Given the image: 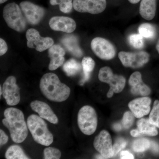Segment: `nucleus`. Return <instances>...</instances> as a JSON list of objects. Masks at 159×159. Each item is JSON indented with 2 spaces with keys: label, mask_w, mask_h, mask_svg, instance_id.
I'll list each match as a JSON object with an SVG mask.
<instances>
[{
  "label": "nucleus",
  "mask_w": 159,
  "mask_h": 159,
  "mask_svg": "<svg viewBox=\"0 0 159 159\" xmlns=\"http://www.w3.org/2000/svg\"><path fill=\"white\" fill-rule=\"evenodd\" d=\"M2 123L9 129L12 141L22 143L28 135V125L25 121L23 112L19 109L9 107L5 110Z\"/></svg>",
  "instance_id": "f257e3e1"
},
{
  "label": "nucleus",
  "mask_w": 159,
  "mask_h": 159,
  "mask_svg": "<svg viewBox=\"0 0 159 159\" xmlns=\"http://www.w3.org/2000/svg\"><path fill=\"white\" fill-rule=\"evenodd\" d=\"M39 87L43 96L53 102L66 101L70 94L69 87L61 82L57 75L54 73L44 74L40 80Z\"/></svg>",
  "instance_id": "f03ea898"
},
{
  "label": "nucleus",
  "mask_w": 159,
  "mask_h": 159,
  "mask_svg": "<svg viewBox=\"0 0 159 159\" xmlns=\"http://www.w3.org/2000/svg\"><path fill=\"white\" fill-rule=\"evenodd\" d=\"M27 123L32 138L36 143L46 146L53 143V134L43 118L36 115H31L28 117Z\"/></svg>",
  "instance_id": "7ed1b4c3"
},
{
  "label": "nucleus",
  "mask_w": 159,
  "mask_h": 159,
  "mask_svg": "<svg viewBox=\"0 0 159 159\" xmlns=\"http://www.w3.org/2000/svg\"><path fill=\"white\" fill-rule=\"evenodd\" d=\"M3 16L9 28L19 32L25 30L26 20L16 3H10L6 5L3 9Z\"/></svg>",
  "instance_id": "20e7f679"
},
{
  "label": "nucleus",
  "mask_w": 159,
  "mask_h": 159,
  "mask_svg": "<svg viewBox=\"0 0 159 159\" xmlns=\"http://www.w3.org/2000/svg\"><path fill=\"white\" fill-rule=\"evenodd\" d=\"M77 123L80 131L86 135H91L97 129L98 119L96 111L92 107L85 105L80 110Z\"/></svg>",
  "instance_id": "39448f33"
},
{
  "label": "nucleus",
  "mask_w": 159,
  "mask_h": 159,
  "mask_svg": "<svg viewBox=\"0 0 159 159\" xmlns=\"http://www.w3.org/2000/svg\"><path fill=\"white\" fill-rule=\"evenodd\" d=\"M98 77L101 82L108 84L110 87L109 89L113 91L114 93H121L125 87V77L122 75L114 74L109 67H103L100 69Z\"/></svg>",
  "instance_id": "423d86ee"
},
{
  "label": "nucleus",
  "mask_w": 159,
  "mask_h": 159,
  "mask_svg": "<svg viewBox=\"0 0 159 159\" xmlns=\"http://www.w3.org/2000/svg\"><path fill=\"white\" fill-rule=\"evenodd\" d=\"M118 56L123 66L133 69L142 67L149 60V54L143 51L134 53L121 51Z\"/></svg>",
  "instance_id": "0eeeda50"
},
{
  "label": "nucleus",
  "mask_w": 159,
  "mask_h": 159,
  "mask_svg": "<svg viewBox=\"0 0 159 159\" xmlns=\"http://www.w3.org/2000/svg\"><path fill=\"white\" fill-rule=\"evenodd\" d=\"M91 48L94 54L100 59L109 60L116 56V49L108 40L101 37H96L91 42Z\"/></svg>",
  "instance_id": "6e6552de"
},
{
  "label": "nucleus",
  "mask_w": 159,
  "mask_h": 159,
  "mask_svg": "<svg viewBox=\"0 0 159 159\" xmlns=\"http://www.w3.org/2000/svg\"><path fill=\"white\" fill-rule=\"evenodd\" d=\"M27 46L30 48H35L36 51L43 52L50 48L54 43L51 38L43 37L39 32L34 29H28L26 34Z\"/></svg>",
  "instance_id": "1a4fd4ad"
},
{
  "label": "nucleus",
  "mask_w": 159,
  "mask_h": 159,
  "mask_svg": "<svg viewBox=\"0 0 159 159\" xmlns=\"http://www.w3.org/2000/svg\"><path fill=\"white\" fill-rule=\"evenodd\" d=\"M93 145L102 158H111L114 157L112 141L107 131L102 130L99 133L94 139Z\"/></svg>",
  "instance_id": "9d476101"
},
{
  "label": "nucleus",
  "mask_w": 159,
  "mask_h": 159,
  "mask_svg": "<svg viewBox=\"0 0 159 159\" xmlns=\"http://www.w3.org/2000/svg\"><path fill=\"white\" fill-rule=\"evenodd\" d=\"M73 6L78 12L97 14L105 10L107 2L106 0H73Z\"/></svg>",
  "instance_id": "9b49d317"
},
{
  "label": "nucleus",
  "mask_w": 159,
  "mask_h": 159,
  "mask_svg": "<svg viewBox=\"0 0 159 159\" xmlns=\"http://www.w3.org/2000/svg\"><path fill=\"white\" fill-rule=\"evenodd\" d=\"M2 95L8 105H16L20 102V89L14 76H9L3 84Z\"/></svg>",
  "instance_id": "f8f14e48"
},
{
  "label": "nucleus",
  "mask_w": 159,
  "mask_h": 159,
  "mask_svg": "<svg viewBox=\"0 0 159 159\" xmlns=\"http://www.w3.org/2000/svg\"><path fill=\"white\" fill-rule=\"evenodd\" d=\"M20 6L27 21L31 25H37L44 16V9L31 2L24 1L20 3Z\"/></svg>",
  "instance_id": "ddd939ff"
},
{
  "label": "nucleus",
  "mask_w": 159,
  "mask_h": 159,
  "mask_svg": "<svg viewBox=\"0 0 159 159\" xmlns=\"http://www.w3.org/2000/svg\"><path fill=\"white\" fill-rule=\"evenodd\" d=\"M151 103L150 98L145 97L132 100L129 103L128 106L135 117L141 119L149 114Z\"/></svg>",
  "instance_id": "4468645a"
},
{
  "label": "nucleus",
  "mask_w": 159,
  "mask_h": 159,
  "mask_svg": "<svg viewBox=\"0 0 159 159\" xmlns=\"http://www.w3.org/2000/svg\"><path fill=\"white\" fill-rule=\"evenodd\" d=\"M49 25L52 30L70 33L76 29V23L73 19L66 16H54L49 21Z\"/></svg>",
  "instance_id": "2eb2a0df"
},
{
  "label": "nucleus",
  "mask_w": 159,
  "mask_h": 159,
  "mask_svg": "<svg viewBox=\"0 0 159 159\" xmlns=\"http://www.w3.org/2000/svg\"><path fill=\"white\" fill-rule=\"evenodd\" d=\"M30 106L32 110L37 112L41 118L53 124L58 123V118L51 107L46 102L39 100H34L31 102Z\"/></svg>",
  "instance_id": "dca6fc26"
},
{
  "label": "nucleus",
  "mask_w": 159,
  "mask_h": 159,
  "mask_svg": "<svg viewBox=\"0 0 159 159\" xmlns=\"http://www.w3.org/2000/svg\"><path fill=\"white\" fill-rule=\"evenodd\" d=\"M129 84L131 86V92L134 95L146 97L150 93V89L142 81L140 72H135L131 74Z\"/></svg>",
  "instance_id": "f3484780"
},
{
  "label": "nucleus",
  "mask_w": 159,
  "mask_h": 159,
  "mask_svg": "<svg viewBox=\"0 0 159 159\" xmlns=\"http://www.w3.org/2000/svg\"><path fill=\"white\" fill-rule=\"evenodd\" d=\"M65 51L61 46L53 45L48 50V56L51 59L49 65V70H55L62 65L65 61L64 57Z\"/></svg>",
  "instance_id": "a211bd4d"
},
{
  "label": "nucleus",
  "mask_w": 159,
  "mask_h": 159,
  "mask_svg": "<svg viewBox=\"0 0 159 159\" xmlns=\"http://www.w3.org/2000/svg\"><path fill=\"white\" fill-rule=\"evenodd\" d=\"M156 9L157 0H142L139 12L143 18L150 20L154 17Z\"/></svg>",
  "instance_id": "6ab92c4d"
},
{
  "label": "nucleus",
  "mask_w": 159,
  "mask_h": 159,
  "mask_svg": "<svg viewBox=\"0 0 159 159\" xmlns=\"http://www.w3.org/2000/svg\"><path fill=\"white\" fill-rule=\"evenodd\" d=\"M62 44L68 51L75 57H80L82 56L83 51L80 48L77 38L74 35H67L61 40Z\"/></svg>",
  "instance_id": "aec40b11"
},
{
  "label": "nucleus",
  "mask_w": 159,
  "mask_h": 159,
  "mask_svg": "<svg viewBox=\"0 0 159 159\" xmlns=\"http://www.w3.org/2000/svg\"><path fill=\"white\" fill-rule=\"evenodd\" d=\"M138 129L142 135L155 136L158 134L156 126L149 122L148 119H141L137 123Z\"/></svg>",
  "instance_id": "412c9836"
},
{
  "label": "nucleus",
  "mask_w": 159,
  "mask_h": 159,
  "mask_svg": "<svg viewBox=\"0 0 159 159\" xmlns=\"http://www.w3.org/2000/svg\"><path fill=\"white\" fill-rule=\"evenodd\" d=\"M81 65L83 70L84 77L80 80V84L82 85L89 79L91 73L95 68V63L91 57H85L83 58Z\"/></svg>",
  "instance_id": "4be33fe9"
},
{
  "label": "nucleus",
  "mask_w": 159,
  "mask_h": 159,
  "mask_svg": "<svg viewBox=\"0 0 159 159\" xmlns=\"http://www.w3.org/2000/svg\"><path fill=\"white\" fill-rule=\"evenodd\" d=\"M82 65L74 58L69 60L64 64L63 70L69 77L77 75L81 71Z\"/></svg>",
  "instance_id": "5701e85b"
},
{
  "label": "nucleus",
  "mask_w": 159,
  "mask_h": 159,
  "mask_svg": "<svg viewBox=\"0 0 159 159\" xmlns=\"http://www.w3.org/2000/svg\"><path fill=\"white\" fill-rule=\"evenodd\" d=\"M5 157L7 159H29L22 148L19 145H11L8 148L5 153Z\"/></svg>",
  "instance_id": "b1692460"
},
{
  "label": "nucleus",
  "mask_w": 159,
  "mask_h": 159,
  "mask_svg": "<svg viewBox=\"0 0 159 159\" xmlns=\"http://www.w3.org/2000/svg\"><path fill=\"white\" fill-rule=\"evenodd\" d=\"M151 142L148 139L141 138L136 139L133 142L132 147L136 152H143L150 148Z\"/></svg>",
  "instance_id": "393cba45"
},
{
  "label": "nucleus",
  "mask_w": 159,
  "mask_h": 159,
  "mask_svg": "<svg viewBox=\"0 0 159 159\" xmlns=\"http://www.w3.org/2000/svg\"><path fill=\"white\" fill-rule=\"evenodd\" d=\"M139 34L145 38H153L156 34V30L154 26L148 23L142 24L139 28Z\"/></svg>",
  "instance_id": "a878e982"
},
{
  "label": "nucleus",
  "mask_w": 159,
  "mask_h": 159,
  "mask_svg": "<svg viewBox=\"0 0 159 159\" xmlns=\"http://www.w3.org/2000/svg\"><path fill=\"white\" fill-rule=\"evenodd\" d=\"M50 4L52 6H59L60 10L64 13L71 12L73 9V0H50Z\"/></svg>",
  "instance_id": "bb28decb"
},
{
  "label": "nucleus",
  "mask_w": 159,
  "mask_h": 159,
  "mask_svg": "<svg viewBox=\"0 0 159 159\" xmlns=\"http://www.w3.org/2000/svg\"><path fill=\"white\" fill-rule=\"evenodd\" d=\"M149 122L159 128V101L156 100L153 103V107L148 118Z\"/></svg>",
  "instance_id": "cd10ccee"
},
{
  "label": "nucleus",
  "mask_w": 159,
  "mask_h": 159,
  "mask_svg": "<svg viewBox=\"0 0 159 159\" xmlns=\"http://www.w3.org/2000/svg\"><path fill=\"white\" fill-rule=\"evenodd\" d=\"M129 42L132 47L134 48H143L144 46L143 37L140 34H132L129 38Z\"/></svg>",
  "instance_id": "c85d7f7f"
},
{
  "label": "nucleus",
  "mask_w": 159,
  "mask_h": 159,
  "mask_svg": "<svg viewBox=\"0 0 159 159\" xmlns=\"http://www.w3.org/2000/svg\"><path fill=\"white\" fill-rule=\"evenodd\" d=\"M45 159H59L61 157V152L59 149L54 147H47L43 151Z\"/></svg>",
  "instance_id": "c756f323"
},
{
  "label": "nucleus",
  "mask_w": 159,
  "mask_h": 159,
  "mask_svg": "<svg viewBox=\"0 0 159 159\" xmlns=\"http://www.w3.org/2000/svg\"><path fill=\"white\" fill-rule=\"evenodd\" d=\"M134 116L131 111L125 112L123 115L122 124L125 129H128L131 127L134 121Z\"/></svg>",
  "instance_id": "7c9ffc66"
},
{
  "label": "nucleus",
  "mask_w": 159,
  "mask_h": 159,
  "mask_svg": "<svg viewBox=\"0 0 159 159\" xmlns=\"http://www.w3.org/2000/svg\"><path fill=\"white\" fill-rule=\"evenodd\" d=\"M127 145V142L123 138H118L116 140L115 144L113 145V150L114 156L117 155L119 152L124 149Z\"/></svg>",
  "instance_id": "2f4dec72"
},
{
  "label": "nucleus",
  "mask_w": 159,
  "mask_h": 159,
  "mask_svg": "<svg viewBox=\"0 0 159 159\" xmlns=\"http://www.w3.org/2000/svg\"><path fill=\"white\" fill-rule=\"evenodd\" d=\"M8 51V46L4 39H0V55L2 56Z\"/></svg>",
  "instance_id": "473e14b6"
},
{
  "label": "nucleus",
  "mask_w": 159,
  "mask_h": 159,
  "mask_svg": "<svg viewBox=\"0 0 159 159\" xmlns=\"http://www.w3.org/2000/svg\"><path fill=\"white\" fill-rule=\"evenodd\" d=\"M9 137L6 133L2 129H0V145L1 146L5 145L8 142Z\"/></svg>",
  "instance_id": "72a5a7b5"
},
{
  "label": "nucleus",
  "mask_w": 159,
  "mask_h": 159,
  "mask_svg": "<svg viewBox=\"0 0 159 159\" xmlns=\"http://www.w3.org/2000/svg\"><path fill=\"white\" fill-rule=\"evenodd\" d=\"M120 158L122 159H133L134 158L133 155L128 151H122L120 152Z\"/></svg>",
  "instance_id": "f704fd0d"
},
{
  "label": "nucleus",
  "mask_w": 159,
  "mask_h": 159,
  "mask_svg": "<svg viewBox=\"0 0 159 159\" xmlns=\"http://www.w3.org/2000/svg\"><path fill=\"white\" fill-rule=\"evenodd\" d=\"M130 134L132 136L134 137V138H139V137L143 135L138 129H134V130L131 131Z\"/></svg>",
  "instance_id": "c9c22d12"
},
{
  "label": "nucleus",
  "mask_w": 159,
  "mask_h": 159,
  "mask_svg": "<svg viewBox=\"0 0 159 159\" xmlns=\"http://www.w3.org/2000/svg\"><path fill=\"white\" fill-rule=\"evenodd\" d=\"M150 148H152V150L153 151L155 152H158V145L155 142H151V145Z\"/></svg>",
  "instance_id": "e433bc0d"
},
{
  "label": "nucleus",
  "mask_w": 159,
  "mask_h": 159,
  "mask_svg": "<svg viewBox=\"0 0 159 159\" xmlns=\"http://www.w3.org/2000/svg\"><path fill=\"white\" fill-rule=\"evenodd\" d=\"M114 93V92L113 91L109 89V90L107 93V97H108V98H111V97L113 96Z\"/></svg>",
  "instance_id": "4c0bfd02"
},
{
  "label": "nucleus",
  "mask_w": 159,
  "mask_h": 159,
  "mask_svg": "<svg viewBox=\"0 0 159 159\" xmlns=\"http://www.w3.org/2000/svg\"><path fill=\"white\" fill-rule=\"evenodd\" d=\"M114 127L115 129L116 130H120L121 129V125L119 124H116V125H114Z\"/></svg>",
  "instance_id": "58836bf2"
},
{
  "label": "nucleus",
  "mask_w": 159,
  "mask_h": 159,
  "mask_svg": "<svg viewBox=\"0 0 159 159\" xmlns=\"http://www.w3.org/2000/svg\"><path fill=\"white\" fill-rule=\"evenodd\" d=\"M128 1L131 4H136L139 3L141 0H128Z\"/></svg>",
  "instance_id": "ea45409f"
},
{
  "label": "nucleus",
  "mask_w": 159,
  "mask_h": 159,
  "mask_svg": "<svg viewBox=\"0 0 159 159\" xmlns=\"http://www.w3.org/2000/svg\"><path fill=\"white\" fill-rule=\"evenodd\" d=\"M156 49L157 51V52H158L159 54V40L158 41V42L157 43L156 45Z\"/></svg>",
  "instance_id": "a19ab883"
},
{
  "label": "nucleus",
  "mask_w": 159,
  "mask_h": 159,
  "mask_svg": "<svg viewBox=\"0 0 159 159\" xmlns=\"http://www.w3.org/2000/svg\"><path fill=\"white\" fill-rule=\"evenodd\" d=\"M2 94V86H0V97H1Z\"/></svg>",
  "instance_id": "79ce46f5"
},
{
  "label": "nucleus",
  "mask_w": 159,
  "mask_h": 159,
  "mask_svg": "<svg viewBox=\"0 0 159 159\" xmlns=\"http://www.w3.org/2000/svg\"><path fill=\"white\" fill-rule=\"evenodd\" d=\"M7 1H8V0H0V3H1V4H3V3L6 2Z\"/></svg>",
  "instance_id": "37998d69"
}]
</instances>
